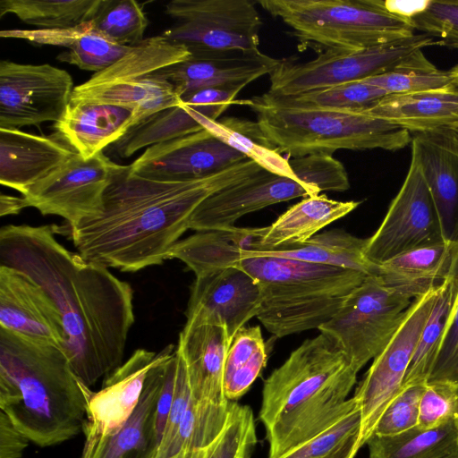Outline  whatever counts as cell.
I'll use <instances>...</instances> for the list:
<instances>
[{"label":"cell","mask_w":458,"mask_h":458,"mask_svg":"<svg viewBox=\"0 0 458 458\" xmlns=\"http://www.w3.org/2000/svg\"><path fill=\"white\" fill-rule=\"evenodd\" d=\"M52 225H4L0 230V265L39 285L57 307L65 352L88 387L122 365L135 321L133 291L101 265L62 245Z\"/></svg>","instance_id":"6da1fadb"},{"label":"cell","mask_w":458,"mask_h":458,"mask_svg":"<svg viewBox=\"0 0 458 458\" xmlns=\"http://www.w3.org/2000/svg\"><path fill=\"white\" fill-rule=\"evenodd\" d=\"M264 170L245 159L187 182L147 179L121 165L107 186L101 212L71 228L85 260L123 272L161 265L189 229L197 208L216 191Z\"/></svg>","instance_id":"7a4b0ae2"},{"label":"cell","mask_w":458,"mask_h":458,"mask_svg":"<svg viewBox=\"0 0 458 458\" xmlns=\"http://www.w3.org/2000/svg\"><path fill=\"white\" fill-rule=\"evenodd\" d=\"M92 391L61 347L0 327V411L35 445L83 432Z\"/></svg>","instance_id":"3957f363"},{"label":"cell","mask_w":458,"mask_h":458,"mask_svg":"<svg viewBox=\"0 0 458 458\" xmlns=\"http://www.w3.org/2000/svg\"><path fill=\"white\" fill-rule=\"evenodd\" d=\"M359 371L323 334L305 340L264 381L259 418L278 458L312 437L349 404Z\"/></svg>","instance_id":"277c9868"},{"label":"cell","mask_w":458,"mask_h":458,"mask_svg":"<svg viewBox=\"0 0 458 458\" xmlns=\"http://www.w3.org/2000/svg\"><path fill=\"white\" fill-rule=\"evenodd\" d=\"M236 267L260 291L257 318L277 338L318 328L367 275L356 270L242 251Z\"/></svg>","instance_id":"5b68a950"},{"label":"cell","mask_w":458,"mask_h":458,"mask_svg":"<svg viewBox=\"0 0 458 458\" xmlns=\"http://www.w3.org/2000/svg\"><path fill=\"white\" fill-rule=\"evenodd\" d=\"M248 106L268 142L293 158L332 156L339 149L396 151L412 140L407 130L366 110L284 105L266 93L249 99Z\"/></svg>","instance_id":"8992f818"},{"label":"cell","mask_w":458,"mask_h":458,"mask_svg":"<svg viewBox=\"0 0 458 458\" xmlns=\"http://www.w3.org/2000/svg\"><path fill=\"white\" fill-rule=\"evenodd\" d=\"M304 47L358 51L414 35L409 17L382 0H259Z\"/></svg>","instance_id":"52a82bcc"},{"label":"cell","mask_w":458,"mask_h":458,"mask_svg":"<svg viewBox=\"0 0 458 458\" xmlns=\"http://www.w3.org/2000/svg\"><path fill=\"white\" fill-rule=\"evenodd\" d=\"M191 57L185 47L170 42L162 34L144 38L131 46L117 62L75 86L70 102L131 108L138 125L163 110L182 104L174 86L160 71Z\"/></svg>","instance_id":"ba28073f"},{"label":"cell","mask_w":458,"mask_h":458,"mask_svg":"<svg viewBox=\"0 0 458 458\" xmlns=\"http://www.w3.org/2000/svg\"><path fill=\"white\" fill-rule=\"evenodd\" d=\"M251 0H173L165 13L176 23L162 35L182 45L191 57L257 51L262 19Z\"/></svg>","instance_id":"9c48e42d"},{"label":"cell","mask_w":458,"mask_h":458,"mask_svg":"<svg viewBox=\"0 0 458 458\" xmlns=\"http://www.w3.org/2000/svg\"><path fill=\"white\" fill-rule=\"evenodd\" d=\"M433 45L439 42L422 33L358 51H325L304 63L281 60L269 74L267 92L275 96H295L361 81L389 72L408 55Z\"/></svg>","instance_id":"30bf717a"},{"label":"cell","mask_w":458,"mask_h":458,"mask_svg":"<svg viewBox=\"0 0 458 458\" xmlns=\"http://www.w3.org/2000/svg\"><path fill=\"white\" fill-rule=\"evenodd\" d=\"M411 301L378 276H368L318 329L344 351L359 371L385 348Z\"/></svg>","instance_id":"8fae6325"},{"label":"cell","mask_w":458,"mask_h":458,"mask_svg":"<svg viewBox=\"0 0 458 458\" xmlns=\"http://www.w3.org/2000/svg\"><path fill=\"white\" fill-rule=\"evenodd\" d=\"M439 288L412 300L399 327L373 359L353 397L361 411L360 445L366 444L391 400L402 388L420 333L431 312Z\"/></svg>","instance_id":"7c38bea8"},{"label":"cell","mask_w":458,"mask_h":458,"mask_svg":"<svg viewBox=\"0 0 458 458\" xmlns=\"http://www.w3.org/2000/svg\"><path fill=\"white\" fill-rule=\"evenodd\" d=\"M74 89L72 76L48 64L0 62V128L58 122Z\"/></svg>","instance_id":"4fadbf2b"},{"label":"cell","mask_w":458,"mask_h":458,"mask_svg":"<svg viewBox=\"0 0 458 458\" xmlns=\"http://www.w3.org/2000/svg\"><path fill=\"white\" fill-rule=\"evenodd\" d=\"M439 217L417 158L410 167L377 230L368 238L366 256L380 265L411 250L445 242Z\"/></svg>","instance_id":"5bb4252c"},{"label":"cell","mask_w":458,"mask_h":458,"mask_svg":"<svg viewBox=\"0 0 458 458\" xmlns=\"http://www.w3.org/2000/svg\"><path fill=\"white\" fill-rule=\"evenodd\" d=\"M120 166L103 152L89 158L76 154L22 194L26 208L59 216L72 228L101 212L105 191Z\"/></svg>","instance_id":"9a60e30c"},{"label":"cell","mask_w":458,"mask_h":458,"mask_svg":"<svg viewBox=\"0 0 458 458\" xmlns=\"http://www.w3.org/2000/svg\"><path fill=\"white\" fill-rule=\"evenodd\" d=\"M257 281L238 267H223L196 276L191 286L183 328L203 325L225 328L231 340L260 307Z\"/></svg>","instance_id":"2e32d148"},{"label":"cell","mask_w":458,"mask_h":458,"mask_svg":"<svg viewBox=\"0 0 458 458\" xmlns=\"http://www.w3.org/2000/svg\"><path fill=\"white\" fill-rule=\"evenodd\" d=\"M245 159L242 153L202 129L148 147L128 166L131 174L147 179L187 182L212 175Z\"/></svg>","instance_id":"e0dca14e"},{"label":"cell","mask_w":458,"mask_h":458,"mask_svg":"<svg viewBox=\"0 0 458 458\" xmlns=\"http://www.w3.org/2000/svg\"><path fill=\"white\" fill-rule=\"evenodd\" d=\"M321 192L314 183L262 170L207 198L194 211L189 229H229L242 216L268 206Z\"/></svg>","instance_id":"ac0fdd59"},{"label":"cell","mask_w":458,"mask_h":458,"mask_svg":"<svg viewBox=\"0 0 458 458\" xmlns=\"http://www.w3.org/2000/svg\"><path fill=\"white\" fill-rule=\"evenodd\" d=\"M160 356V352L137 349L124 363L107 375L100 391L91 393L81 458H89L100 441L116 433L126 423L140 402L149 369Z\"/></svg>","instance_id":"d6986e66"},{"label":"cell","mask_w":458,"mask_h":458,"mask_svg":"<svg viewBox=\"0 0 458 458\" xmlns=\"http://www.w3.org/2000/svg\"><path fill=\"white\" fill-rule=\"evenodd\" d=\"M0 327L64 349L61 314L48 294L15 269L0 265Z\"/></svg>","instance_id":"ffe728a7"},{"label":"cell","mask_w":458,"mask_h":458,"mask_svg":"<svg viewBox=\"0 0 458 458\" xmlns=\"http://www.w3.org/2000/svg\"><path fill=\"white\" fill-rule=\"evenodd\" d=\"M76 154L55 131L37 135L0 128V182L22 195Z\"/></svg>","instance_id":"44dd1931"},{"label":"cell","mask_w":458,"mask_h":458,"mask_svg":"<svg viewBox=\"0 0 458 458\" xmlns=\"http://www.w3.org/2000/svg\"><path fill=\"white\" fill-rule=\"evenodd\" d=\"M281 60L260 50L234 51L193 58L165 67L160 73L182 98L208 88H242L270 74Z\"/></svg>","instance_id":"7402d4cb"},{"label":"cell","mask_w":458,"mask_h":458,"mask_svg":"<svg viewBox=\"0 0 458 458\" xmlns=\"http://www.w3.org/2000/svg\"><path fill=\"white\" fill-rule=\"evenodd\" d=\"M411 155L431 194L444 239L458 242V153L442 130L414 134Z\"/></svg>","instance_id":"603a6c76"},{"label":"cell","mask_w":458,"mask_h":458,"mask_svg":"<svg viewBox=\"0 0 458 458\" xmlns=\"http://www.w3.org/2000/svg\"><path fill=\"white\" fill-rule=\"evenodd\" d=\"M232 340L225 327L203 325L183 328L176 351L182 356L192 398L197 402L228 404L224 369Z\"/></svg>","instance_id":"cb8c5ba5"},{"label":"cell","mask_w":458,"mask_h":458,"mask_svg":"<svg viewBox=\"0 0 458 458\" xmlns=\"http://www.w3.org/2000/svg\"><path fill=\"white\" fill-rule=\"evenodd\" d=\"M136 125L133 109L110 104L70 102L53 128L83 158L120 140Z\"/></svg>","instance_id":"d4e9b609"},{"label":"cell","mask_w":458,"mask_h":458,"mask_svg":"<svg viewBox=\"0 0 458 458\" xmlns=\"http://www.w3.org/2000/svg\"><path fill=\"white\" fill-rule=\"evenodd\" d=\"M411 133L458 128V90L452 87L387 95L366 109Z\"/></svg>","instance_id":"484cf974"},{"label":"cell","mask_w":458,"mask_h":458,"mask_svg":"<svg viewBox=\"0 0 458 458\" xmlns=\"http://www.w3.org/2000/svg\"><path fill=\"white\" fill-rule=\"evenodd\" d=\"M174 351L173 344L160 351V359L147 375L133 413L116 433L100 441L89 458H153V415L165 363Z\"/></svg>","instance_id":"4316f807"},{"label":"cell","mask_w":458,"mask_h":458,"mask_svg":"<svg viewBox=\"0 0 458 458\" xmlns=\"http://www.w3.org/2000/svg\"><path fill=\"white\" fill-rule=\"evenodd\" d=\"M267 226L199 231L176 242L168 259L183 262L195 276L236 267L242 251H255L260 248L261 239Z\"/></svg>","instance_id":"83f0119b"},{"label":"cell","mask_w":458,"mask_h":458,"mask_svg":"<svg viewBox=\"0 0 458 458\" xmlns=\"http://www.w3.org/2000/svg\"><path fill=\"white\" fill-rule=\"evenodd\" d=\"M456 243L445 241L397 255L379 265L378 276L409 299L424 295L448 279Z\"/></svg>","instance_id":"f1b7e54d"},{"label":"cell","mask_w":458,"mask_h":458,"mask_svg":"<svg viewBox=\"0 0 458 458\" xmlns=\"http://www.w3.org/2000/svg\"><path fill=\"white\" fill-rule=\"evenodd\" d=\"M360 204V201L354 200H335L325 194L307 196L267 226L258 250L307 242L325 226L353 211Z\"/></svg>","instance_id":"f546056e"},{"label":"cell","mask_w":458,"mask_h":458,"mask_svg":"<svg viewBox=\"0 0 458 458\" xmlns=\"http://www.w3.org/2000/svg\"><path fill=\"white\" fill-rule=\"evenodd\" d=\"M367 244L368 238H359L345 231L335 229L315 234L304 242L251 252L349 268L367 276H378L379 265L371 262L366 256Z\"/></svg>","instance_id":"4dcf8cb0"},{"label":"cell","mask_w":458,"mask_h":458,"mask_svg":"<svg viewBox=\"0 0 458 458\" xmlns=\"http://www.w3.org/2000/svg\"><path fill=\"white\" fill-rule=\"evenodd\" d=\"M196 106V119L202 128L224 143L254 161L264 170L281 176L300 179L289 163L266 139L257 122L237 117L213 120L214 112L208 106Z\"/></svg>","instance_id":"1f68e13d"},{"label":"cell","mask_w":458,"mask_h":458,"mask_svg":"<svg viewBox=\"0 0 458 458\" xmlns=\"http://www.w3.org/2000/svg\"><path fill=\"white\" fill-rule=\"evenodd\" d=\"M366 444L369 458H455L458 416L432 428L416 426L393 436L372 434Z\"/></svg>","instance_id":"d6a6232c"},{"label":"cell","mask_w":458,"mask_h":458,"mask_svg":"<svg viewBox=\"0 0 458 458\" xmlns=\"http://www.w3.org/2000/svg\"><path fill=\"white\" fill-rule=\"evenodd\" d=\"M456 291L449 278L440 286L431 312L420 333L403 386L426 384L452 318Z\"/></svg>","instance_id":"836d02e7"},{"label":"cell","mask_w":458,"mask_h":458,"mask_svg":"<svg viewBox=\"0 0 458 458\" xmlns=\"http://www.w3.org/2000/svg\"><path fill=\"white\" fill-rule=\"evenodd\" d=\"M104 0H1L0 17L14 14L40 30L71 29L92 21Z\"/></svg>","instance_id":"e575fe53"},{"label":"cell","mask_w":458,"mask_h":458,"mask_svg":"<svg viewBox=\"0 0 458 458\" xmlns=\"http://www.w3.org/2000/svg\"><path fill=\"white\" fill-rule=\"evenodd\" d=\"M267 361V345L259 326L242 327L233 336L224 369V390L229 401L244 395Z\"/></svg>","instance_id":"d590c367"},{"label":"cell","mask_w":458,"mask_h":458,"mask_svg":"<svg viewBox=\"0 0 458 458\" xmlns=\"http://www.w3.org/2000/svg\"><path fill=\"white\" fill-rule=\"evenodd\" d=\"M385 90L388 95L410 94L452 87L448 71L430 63L422 50L405 57L389 72L361 81Z\"/></svg>","instance_id":"8d00e7d4"},{"label":"cell","mask_w":458,"mask_h":458,"mask_svg":"<svg viewBox=\"0 0 458 458\" xmlns=\"http://www.w3.org/2000/svg\"><path fill=\"white\" fill-rule=\"evenodd\" d=\"M266 94L272 100L284 105L339 110H366L388 95L382 89L364 81L340 84L295 96Z\"/></svg>","instance_id":"74e56055"},{"label":"cell","mask_w":458,"mask_h":458,"mask_svg":"<svg viewBox=\"0 0 458 458\" xmlns=\"http://www.w3.org/2000/svg\"><path fill=\"white\" fill-rule=\"evenodd\" d=\"M131 47L111 40L98 31L90 21L79 26L68 51L60 53L56 58L97 73L117 62Z\"/></svg>","instance_id":"f35d334b"},{"label":"cell","mask_w":458,"mask_h":458,"mask_svg":"<svg viewBox=\"0 0 458 458\" xmlns=\"http://www.w3.org/2000/svg\"><path fill=\"white\" fill-rule=\"evenodd\" d=\"M93 27L123 46H134L144 40L148 20L143 7L134 0H104Z\"/></svg>","instance_id":"ab89813d"},{"label":"cell","mask_w":458,"mask_h":458,"mask_svg":"<svg viewBox=\"0 0 458 458\" xmlns=\"http://www.w3.org/2000/svg\"><path fill=\"white\" fill-rule=\"evenodd\" d=\"M361 430V411L356 399L322 430L278 458H327Z\"/></svg>","instance_id":"60d3db41"},{"label":"cell","mask_w":458,"mask_h":458,"mask_svg":"<svg viewBox=\"0 0 458 458\" xmlns=\"http://www.w3.org/2000/svg\"><path fill=\"white\" fill-rule=\"evenodd\" d=\"M256 444L252 410L250 406L230 402L225 426L207 458H250Z\"/></svg>","instance_id":"b9f144b4"},{"label":"cell","mask_w":458,"mask_h":458,"mask_svg":"<svg viewBox=\"0 0 458 458\" xmlns=\"http://www.w3.org/2000/svg\"><path fill=\"white\" fill-rule=\"evenodd\" d=\"M409 18L414 30L437 38L439 46L458 49V0L418 2Z\"/></svg>","instance_id":"7bdbcfd3"},{"label":"cell","mask_w":458,"mask_h":458,"mask_svg":"<svg viewBox=\"0 0 458 458\" xmlns=\"http://www.w3.org/2000/svg\"><path fill=\"white\" fill-rule=\"evenodd\" d=\"M425 386H403L380 415L372 434L393 436L418 426L420 401Z\"/></svg>","instance_id":"ee69618b"},{"label":"cell","mask_w":458,"mask_h":458,"mask_svg":"<svg viewBox=\"0 0 458 458\" xmlns=\"http://www.w3.org/2000/svg\"><path fill=\"white\" fill-rule=\"evenodd\" d=\"M458 416V387L449 381H428L420 401L418 427L432 428Z\"/></svg>","instance_id":"f6af8a7d"},{"label":"cell","mask_w":458,"mask_h":458,"mask_svg":"<svg viewBox=\"0 0 458 458\" xmlns=\"http://www.w3.org/2000/svg\"><path fill=\"white\" fill-rule=\"evenodd\" d=\"M448 278L456 291V303L428 381H449L458 387V242Z\"/></svg>","instance_id":"bcb514c9"},{"label":"cell","mask_w":458,"mask_h":458,"mask_svg":"<svg viewBox=\"0 0 458 458\" xmlns=\"http://www.w3.org/2000/svg\"><path fill=\"white\" fill-rule=\"evenodd\" d=\"M178 356L176 351H174L166 360L163 384L156 402L153 415V458L160 445L171 411L175 389Z\"/></svg>","instance_id":"7dc6e473"},{"label":"cell","mask_w":458,"mask_h":458,"mask_svg":"<svg viewBox=\"0 0 458 458\" xmlns=\"http://www.w3.org/2000/svg\"><path fill=\"white\" fill-rule=\"evenodd\" d=\"M176 353L178 356V367L173 404L160 445L155 457L163 453L173 441L191 399V391L185 364L177 351Z\"/></svg>","instance_id":"c3c4849f"},{"label":"cell","mask_w":458,"mask_h":458,"mask_svg":"<svg viewBox=\"0 0 458 458\" xmlns=\"http://www.w3.org/2000/svg\"><path fill=\"white\" fill-rule=\"evenodd\" d=\"M29 442V438L0 411V458H21Z\"/></svg>","instance_id":"681fc988"},{"label":"cell","mask_w":458,"mask_h":458,"mask_svg":"<svg viewBox=\"0 0 458 458\" xmlns=\"http://www.w3.org/2000/svg\"><path fill=\"white\" fill-rule=\"evenodd\" d=\"M26 208L22 197H13L4 193L0 196V215L1 216L15 215Z\"/></svg>","instance_id":"f907efd6"},{"label":"cell","mask_w":458,"mask_h":458,"mask_svg":"<svg viewBox=\"0 0 458 458\" xmlns=\"http://www.w3.org/2000/svg\"><path fill=\"white\" fill-rule=\"evenodd\" d=\"M360 447V436L355 435L349 438L335 453L327 458H354Z\"/></svg>","instance_id":"816d5d0a"},{"label":"cell","mask_w":458,"mask_h":458,"mask_svg":"<svg viewBox=\"0 0 458 458\" xmlns=\"http://www.w3.org/2000/svg\"><path fill=\"white\" fill-rule=\"evenodd\" d=\"M213 444L204 448L190 450L187 454L186 458H207Z\"/></svg>","instance_id":"f5cc1de1"},{"label":"cell","mask_w":458,"mask_h":458,"mask_svg":"<svg viewBox=\"0 0 458 458\" xmlns=\"http://www.w3.org/2000/svg\"><path fill=\"white\" fill-rule=\"evenodd\" d=\"M449 143L453 148L458 153V128L444 130Z\"/></svg>","instance_id":"db71d44e"},{"label":"cell","mask_w":458,"mask_h":458,"mask_svg":"<svg viewBox=\"0 0 458 458\" xmlns=\"http://www.w3.org/2000/svg\"><path fill=\"white\" fill-rule=\"evenodd\" d=\"M448 72L452 81V88L458 90V64L451 68Z\"/></svg>","instance_id":"11a10c76"},{"label":"cell","mask_w":458,"mask_h":458,"mask_svg":"<svg viewBox=\"0 0 458 458\" xmlns=\"http://www.w3.org/2000/svg\"><path fill=\"white\" fill-rule=\"evenodd\" d=\"M189 451L190 450H184V451L179 453L177 455L171 457V458H186Z\"/></svg>","instance_id":"9f6ffc18"},{"label":"cell","mask_w":458,"mask_h":458,"mask_svg":"<svg viewBox=\"0 0 458 458\" xmlns=\"http://www.w3.org/2000/svg\"><path fill=\"white\" fill-rule=\"evenodd\" d=\"M455 458H458V456H457V457H455Z\"/></svg>","instance_id":"6f0895ef"}]
</instances>
